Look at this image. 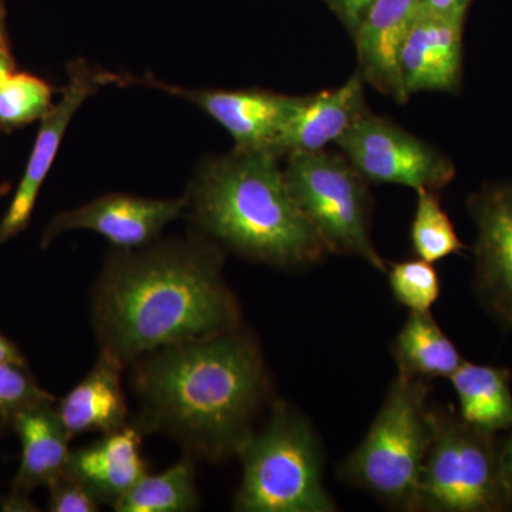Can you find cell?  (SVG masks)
Here are the masks:
<instances>
[{
    "label": "cell",
    "instance_id": "19",
    "mask_svg": "<svg viewBox=\"0 0 512 512\" xmlns=\"http://www.w3.org/2000/svg\"><path fill=\"white\" fill-rule=\"evenodd\" d=\"M458 414L477 429L498 434L512 429L511 370L464 360L450 377Z\"/></svg>",
    "mask_w": 512,
    "mask_h": 512
},
{
    "label": "cell",
    "instance_id": "28",
    "mask_svg": "<svg viewBox=\"0 0 512 512\" xmlns=\"http://www.w3.org/2000/svg\"><path fill=\"white\" fill-rule=\"evenodd\" d=\"M471 0H421L420 15L467 16Z\"/></svg>",
    "mask_w": 512,
    "mask_h": 512
},
{
    "label": "cell",
    "instance_id": "30",
    "mask_svg": "<svg viewBox=\"0 0 512 512\" xmlns=\"http://www.w3.org/2000/svg\"><path fill=\"white\" fill-rule=\"evenodd\" d=\"M15 73V60L10 53L8 40H3L0 42V90Z\"/></svg>",
    "mask_w": 512,
    "mask_h": 512
},
{
    "label": "cell",
    "instance_id": "4",
    "mask_svg": "<svg viewBox=\"0 0 512 512\" xmlns=\"http://www.w3.org/2000/svg\"><path fill=\"white\" fill-rule=\"evenodd\" d=\"M426 380L397 375L372 426L340 464L338 477L394 510L413 512L421 468L433 440Z\"/></svg>",
    "mask_w": 512,
    "mask_h": 512
},
{
    "label": "cell",
    "instance_id": "20",
    "mask_svg": "<svg viewBox=\"0 0 512 512\" xmlns=\"http://www.w3.org/2000/svg\"><path fill=\"white\" fill-rule=\"evenodd\" d=\"M392 355L399 373L407 379L431 382L450 379L463 356L430 312H410L392 345Z\"/></svg>",
    "mask_w": 512,
    "mask_h": 512
},
{
    "label": "cell",
    "instance_id": "9",
    "mask_svg": "<svg viewBox=\"0 0 512 512\" xmlns=\"http://www.w3.org/2000/svg\"><path fill=\"white\" fill-rule=\"evenodd\" d=\"M109 84L123 86V76L97 69L83 59H76L67 64L66 84L59 100L53 103L52 109L40 120L42 124L37 131L22 180L13 194L8 211L0 221V244L28 228L39 192L55 163L64 134L73 117L93 94Z\"/></svg>",
    "mask_w": 512,
    "mask_h": 512
},
{
    "label": "cell",
    "instance_id": "29",
    "mask_svg": "<svg viewBox=\"0 0 512 512\" xmlns=\"http://www.w3.org/2000/svg\"><path fill=\"white\" fill-rule=\"evenodd\" d=\"M500 467L505 490L512 504V429L510 434L500 441Z\"/></svg>",
    "mask_w": 512,
    "mask_h": 512
},
{
    "label": "cell",
    "instance_id": "17",
    "mask_svg": "<svg viewBox=\"0 0 512 512\" xmlns=\"http://www.w3.org/2000/svg\"><path fill=\"white\" fill-rule=\"evenodd\" d=\"M124 365L100 350L96 365L57 404V414L70 439L77 434H109L126 427L127 402L121 386Z\"/></svg>",
    "mask_w": 512,
    "mask_h": 512
},
{
    "label": "cell",
    "instance_id": "16",
    "mask_svg": "<svg viewBox=\"0 0 512 512\" xmlns=\"http://www.w3.org/2000/svg\"><path fill=\"white\" fill-rule=\"evenodd\" d=\"M137 427L104 434L92 446L70 453L67 471L99 501L114 507L146 474Z\"/></svg>",
    "mask_w": 512,
    "mask_h": 512
},
{
    "label": "cell",
    "instance_id": "7",
    "mask_svg": "<svg viewBox=\"0 0 512 512\" xmlns=\"http://www.w3.org/2000/svg\"><path fill=\"white\" fill-rule=\"evenodd\" d=\"M285 158L286 185L328 254L356 256L387 272L370 237L369 181L328 148Z\"/></svg>",
    "mask_w": 512,
    "mask_h": 512
},
{
    "label": "cell",
    "instance_id": "8",
    "mask_svg": "<svg viewBox=\"0 0 512 512\" xmlns=\"http://www.w3.org/2000/svg\"><path fill=\"white\" fill-rule=\"evenodd\" d=\"M335 146L369 183L439 192L457 173L446 153L370 110Z\"/></svg>",
    "mask_w": 512,
    "mask_h": 512
},
{
    "label": "cell",
    "instance_id": "13",
    "mask_svg": "<svg viewBox=\"0 0 512 512\" xmlns=\"http://www.w3.org/2000/svg\"><path fill=\"white\" fill-rule=\"evenodd\" d=\"M466 18L420 15L404 40L400 73L407 94L460 92Z\"/></svg>",
    "mask_w": 512,
    "mask_h": 512
},
{
    "label": "cell",
    "instance_id": "32",
    "mask_svg": "<svg viewBox=\"0 0 512 512\" xmlns=\"http://www.w3.org/2000/svg\"><path fill=\"white\" fill-rule=\"evenodd\" d=\"M6 0H0V32H6Z\"/></svg>",
    "mask_w": 512,
    "mask_h": 512
},
{
    "label": "cell",
    "instance_id": "18",
    "mask_svg": "<svg viewBox=\"0 0 512 512\" xmlns=\"http://www.w3.org/2000/svg\"><path fill=\"white\" fill-rule=\"evenodd\" d=\"M22 446L20 467L10 495L28 498L37 487H49L67 470L70 436L55 404L28 407L12 417Z\"/></svg>",
    "mask_w": 512,
    "mask_h": 512
},
{
    "label": "cell",
    "instance_id": "22",
    "mask_svg": "<svg viewBox=\"0 0 512 512\" xmlns=\"http://www.w3.org/2000/svg\"><path fill=\"white\" fill-rule=\"evenodd\" d=\"M410 238L414 252L420 259L434 264L448 256L460 254L463 244L453 222L441 207L437 191L419 190Z\"/></svg>",
    "mask_w": 512,
    "mask_h": 512
},
{
    "label": "cell",
    "instance_id": "33",
    "mask_svg": "<svg viewBox=\"0 0 512 512\" xmlns=\"http://www.w3.org/2000/svg\"><path fill=\"white\" fill-rule=\"evenodd\" d=\"M10 192V184L9 183H3L0 184V200H2L3 197H6Z\"/></svg>",
    "mask_w": 512,
    "mask_h": 512
},
{
    "label": "cell",
    "instance_id": "2",
    "mask_svg": "<svg viewBox=\"0 0 512 512\" xmlns=\"http://www.w3.org/2000/svg\"><path fill=\"white\" fill-rule=\"evenodd\" d=\"M137 430L183 441L208 460L238 456L268 393L261 349L241 328L164 346L138 357Z\"/></svg>",
    "mask_w": 512,
    "mask_h": 512
},
{
    "label": "cell",
    "instance_id": "10",
    "mask_svg": "<svg viewBox=\"0 0 512 512\" xmlns=\"http://www.w3.org/2000/svg\"><path fill=\"white\" fill-rule=\"evenodd\" d=\"M126 84H143L194 104L227 131L234 140L235 150L274 154L302 97L255 89H188L161 82L153 76H126L124 86Z\"/></svg>",
    "mask_w": 512,
    "mask_h": 512
},
{
    "label": "cell",
    "instance_id": "1",
    "mask_svg": "<svg viewBox=\"0 0 512 512\" xmlns=\"http://www.w3.org/2000/svg\"><path fill=\"white\" fill-rule=\"evenodd\" d=\"M222 266L224 249L198 234L114 249L92 296L100 350L126 366L164 346L239 328Z\"/></svg>",
    "mask_w": 512,
    "mask_h": 512
},
{
    "label": "cell",
    "instance_id": "11",
    "mask_svg": "<svg viewBox=\"0 0 512 512\" xmlns=\"http://www.w3.org/2000/svg\"><path fill=\"white\" fill-rule=\"evenodd\" d=\"M476 225L474 292L484 311L512 332V181H493L468 195Z\"/></svg>",
    "mask_w": 512,
    "mask_h": 512
},
{
    "label": "cell",
    "instance_id": "5",
    "mask_svg": "<svg viewBox=\"0 0 512 512\" xmlns=\"http://www.w3.org/2000/svg\"><path fill=\"white\" fill-rule=\"evenodd\" d=\"M242 480L234 508L242 512L338 511L323 485L322 448L309 421L284 402L238 454Z\"/></svg>",
    "mask_w": 512,
    "mask_h": 512
},
{
    "label": "cell",
    "instance_id": "26",
    "mask_svg": "<svg viewBox=\"0 0 512 512\" xmlns=\"http://www.w3.org/2000/svg\"><path fill=\"white\" fill-rule=\"evenodd\" d=\"M49 510L53 512H96L99 501L69 471L49 485Z\"/></svg>",
    "mask_w": 512,
    "mask_h": 512
},
{
    "label": "cell",
    "instance_id": "25",
    "mask_svg": "<svg viewBox=\"0 0 512 512\" xmlns=\"http://www.w3.org/2000/svg\"><path fill=\"white\" fill-rule=\"evenodd\" d=\"M25 367L0 363V417L3 420H12L16 413L28 407L56 402L55 397L43 390Z\"/></svg>",
    "mask_w": 512,
    "mask_h": 512
},
{
    "label": "cell",
    "instance_id": "23",
    "mask_svg": "<svg viewBox=\"0 0 512 512\" xmlns=\"http://www.w3.org/2000/svg\"><path fill=\"white\" fill-rule=\"evenodd\" d=\"M53 87L29 73L13 74L0 90V130L25 127L52 109Z\"/></svg>",
    "mask_w": 512,
    "mask_h": 512
},
{
    "label": "cell",
    "instance_id": "34",
    "mask_svg": "<svg viewBox=\"0 0 512 512\" xmlns=\"http://www.w3.org/2000/svg\"><path fill=\"white\" fill-rule=\"evenodd\" d=\"M3 40H8L6 39V32H0V42H3Z\"/></svg>",
    "mask_w": 512,
    "mask_h": 512
},
{
    "label": "cell",
    "instance_id": "3",
    "mask_svg": "<svg viewBox=\"0 0 512 512\" xmlns=\"http://www.w3.org/2000/svg\"><path fill=\"white\" fill-rule=\"evenodd\" d=\"M281 160L235 148L205 158L185 194L195 234L272 268L298 271L322 261L328 251L293 200Z\"/></svg>",
    "mask_w": 512,
    "mask_h": 512
},
{
    "label": "cell",
    "instance_id": "31",
    "mask_svg": "<svg viewBox=\"0 0 512 512\" xmlns=\"http://www.w3.org/2000/svg\"><path fill=\"white\" fill-rule=\"evenodd\" d=\"M0 363H13V365L26 366L25 356L20 353L18 346L10 342L0 333Z\"/></svg>",
    "mask_w": 512,
    "mask_h": 512
},
{
    "label": "cell",
    "instance_id": "27",
    "mask_svg": "<svg viewBox=\"0 0 512 512\" xmlns=\"http://www.w3.org/2000/svg\"><path fill=\"white\" fill-rule=\"evenodd\" d=\"M323 2L338 16L350 35H353L357 26L365 18L367 10L376 0H323Z\"/></svg>",
    "mask_w": 512,
    "mask_h": 512
},
{
    "label": "cell",
    "instance_id": "12",
    "mask_svg": "<svg viewBox=\"0 0 512 512\" xmlns=\"http://www.w3.org/2000/svg\"><path fill=\"white\" fill-rule=\"evenodd\" d=\"M185 210V195L158 200L111 192L56 215L43 232L42 247H49L57 237L70 231L96 232L117 249L148 247Z\"/></svg>",
    "mask_w": 512,
    "mask_h": 512
},
{
    "label": "cell",
    "instance_id": "6",
    "mask_svg": "<svg viewBox=\"0 0 512 512\" xmlns=\"http://www.w3.org/2000/svg\"><path fill=\"white\" fill-rule=\"evenodd\" d=\"M433 440L414 497L413 512H507L498 434L477 429L453 406L433 409Z\"/></svg>",
    "mask_w": 512,
    "mask_h": 512
},
{
    "label": "cell",
    "instance_id": "24",
    "mask_svg": "<svg viewBox=\"0 0 512 512\" xmlns=\"http://www.w3.org/2000/svg\"><path fill=\"white\" fill-rule=\"evenodd\" d=\"M389 284L396 301L410 312H430L441 292L436 268L420 258L390 266Z\"/></svg>",
    "mask_w": 512,
    "mask_h": 512
},
{
    "label": "cell",
    "instance_id": "14",
    "mask_svg": "<svg viewBox=\"0 0 512 512\" xmlns=\"http://www.w3.org/2000/svg\"><path fill=\"white\" fill-rule=\"evenodd\" d=\"M421 0H376L352 37L357 72L383 96L399 104L410 100L400 73L404 40L420 16Z\"/></svg>",
    "mask_w": 512,
    "mask_h": 512
},
{
    "label": "cell",
    "instance_id": "15",
    "mask_svg": "<svg viewBox=\"0 0 512 512\" xmlns=\"http://www.w3.org/2000/svg\"><path fill=\"white\" fill-rule=\"evenodd\" d=\"M365 86V80L356 70L336 89L302 96L276 144V156L284 158L292 153H312L335 144L369 111Z\"/></svg>",
    "mask_w": 512,
    "mask_h": 512
},
{
    "label": "cell",
    "instance_id": "21",
    "mask_svg": "<svg viewBox=\"0 0 512 512\" xmlns=\"http://www.w3.org/2000/svg\"><path fill=\"white\" fill-rule=\"evenodd\" d=\"M200 505L194 467L191 461H180L158 476L138 480L123 498L114 505L119 512H185Z\"/></svg>",
    "mask_w": 512,
    "mask_h": 512
}]
</instances>
